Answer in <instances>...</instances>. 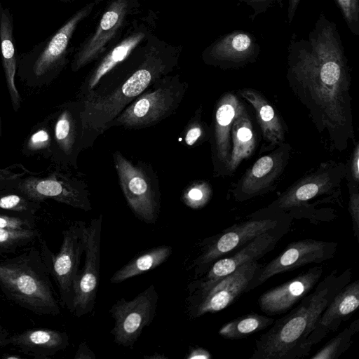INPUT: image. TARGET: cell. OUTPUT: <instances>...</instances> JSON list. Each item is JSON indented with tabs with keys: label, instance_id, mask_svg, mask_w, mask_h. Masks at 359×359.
Wrapping results in <instances>:
<instances>
[{
	"label": "cell",
	"instance_id": "obj_40",
	"mask_svg": "<svg viewBox=\"0 0 359 359\" xmlns=\"http://www.w3.org/2000/svg\"><path fill=\"white\" fill-rule=\"evenodd\" d=\"M347 164L346 178L348 182L359 184V144L355 142Z\"/></svg>",
	"mask_w": 359,
	"mask_h": 359
},
{
	"label": "cell",
	"instance_id": "obj_5",
	"mask_svg": "<svg viewBox=\"0 0 359 359\" xmlns=\"http://www.w3.org/2000/svg\"><path fill=\"white\" fill-rule=\"evenodd\" d=\"M188 89L178 76H164L139 95L105 127L125 129L149 128L176 112Z\"/></svg>",
	"mask_w": 359,
	"mask_h": 359
},
{
	"label": "cell",
	"instance_id": "obj_26",
	"mask_svg": "<svg viewBox=\"0 0 359 359\" xmlns=\"http://www.w3.org/2000/svg\"><path fill=\"white\" fill-rule=\"evenodd\" d=\"M144 36L138 33L132 35L114 48L86 76L76 95L83 101L97 88L102 81L122 63Z\"/></svg>",
	"mask_w": 359,
	"mask_h": 359
},
{
	"label": "cell",
	"instance_id": "obj_33",
	"mask_svg": "<svg viewBox=\"0 0 359 359\" xmlns=\"http://www.w3.org/2000/svg\"><path fill=\"white\" fill-rule=\"evenodd\" d=\"M40 202L32 200L16 188L0 191V209L18 214L34 216Z\"/></svg>",
	"mask_w": 359,
	"mask_h": 359
},
{
	"label": "cell",
	"instance_id": "obj_31",
	"mask_svg": "<svg viewBox=\"0 0 359 359\" xmlns=\"http://www.w3.org/2000/svg\"><path fill=\"white\" fill-rule=\"evenodd\" d=\"M211 127L203 119V106L200 104L188 121L180 134L182 143L187 147H196L209 142Z\"/></svg>",
	"mask_w": 359,
	"mask_h": 359
},
{
	"label": "cell",
	"instance_id": "obj_15",
	"mask_svg": "<svg viewBox=\"0 0 359 359\" xmlns=\"http://www.w3.org/2000/svg\"><path fill=\"white\" fill-rule=\"evenodd\" d=\"M337 250V243L333 241L309 238L290 243L277 257L260 269L250 283L247 292L278 273L332 259Z\"/></svg>",
	"mask_w": 359,
	"mask_h": 359
},
{
	"label": "cell",
	"instance_id": "obj_41",
	"mask_svg": "<svg viewBox=\"0 0 359 359\" xmlns=\"http://www.w3.org/2000/svg\"><path fill=\"white\" fill-rule=\"evenodd\" d=\"M95 355L92 350L88 347V344L83 341L81 342L74 355V359H95Z\"/></svg>",
	"mask_w": 359,
	"mask_h": 359
},
{
	"label": "cell",
	"instance_id": "obj_24",
	"mask_svg": "<svg viewBox=\"0 0 359 359\" xmlns=\"http://www.w3.org/2000/svg\"><path fill=\"white\" fill-rule=\"evenodd\" d=\"M0 46L5 80L14 111H19L22 98L15 85L18 57L13 43V18L0 0Z\"/></svg>",
	"mask_w": 359,
	"mask_h": 359
},
{
	"label": "cell",
	"instance_id": "obj_25",
	"mask_svg": "<svg viewBox=\"0 0 359 359\" xmlns=\"http://www.w3.org/2000/svg\"><path fill=\"white\" fill-rule=\"evenodd\" d=\"M256 146L254 125L245 106L241 102L231 126V150L226 176H231L241 162L253 154Z\"/></svg>",
	"mask_w": 359,
	"mask_h": 359
},
{
	"label": "cell",
	"instance_id": "obj_14",
	"mask_svg": "<svg viewBox=\"0 0 359 359\" xmlns=\"http://www.w3.org/2000/svg\"><path fill=\"white\" fill-rule=\"evenodd\" d=\"M102 215L92 219L85 226V259L74 287L71 313L81 317L95 306L100 280V238Z\"/></svg>",
	"mask_w": 359,
	"mask_h": 359
},
{
	"label": "cell",
	"instance_id": "obj_27",
	"mask_svg": "<svg viewBox=\"0 0 359 359\" xmlns=\"http://www.w3.org/2000/svg\"><path fill=\"white\" fill-rule=\"evenodd\" d=\"M172 254V247L160 245L140 252L116 271L110 282L118 283L154 269L165 262Z\"/></svg>",
	"mask_w": 359,
	"mask_h": 359
},
{
	"label": "cell",
	"instance_id": "obj_46",
	"mask_svg": "<svg viewBox=\"0 0 359 359\" xmlns=\"http://www.w3.org/2000/svg\"><path fill=\"white\" fill-rule=\"evenodd\" d=\"M10 344L8 337L0 339V349Z\"/></svg>",
	"mask_w": 359,
	"mask_h": 359
},
{
	"label": "cell",
	"instance_id": "obj_44",
	"mask_svg": "<svg viewBox=\"0 0 359 359\" xmlns=\"http://www.w3.org/2000/svg\"><path fill=\"white\" fill-rule=\"evenodd\" d=\"M3 359H20L22 356L17 353H6L2 356Z\"/></svg>",
	"mask_w": 359,
	"mask_h": 359
},
{
	"label": "cell",
	"instance_id": "obj_7",
	"mask_svg": "<svg viewBox=\"0 0 359 359\" xmlns=\"http://www.w3.org/2000/svg\"><path fill=\"white\" fill-rule=\"evenodd\" d=\"M118 184L126 201L134 215L147 224L157 220L161 194L158 177L144 161L134 162L119 151L112 154Z\"/></svg>",
	"mask_w": 359,
	"mask_h": 359
},
{
	"label": "cell",
	"instance_id": "obj_23",
	"mask_svg": "<svg viewBox=\"0 0 359 359\" xmlns=\"http://www.w3.org/2000/svg\"><path fill=\"white\" fill-rule=\"evenodd\" d=\"M10 344L34 358H48L69 345L65 332L48 328L27 329L8 337Z\"/></svg>",
	"mask_w": 359,
	"mask_h": 359
},
{
	"label": "cell",
	"instance_id": "obj_12",
	"mask_svg": "<svg viewBox=\"0 0 359 359\" xmlns=\"http://www.w3.org/2000/svg\"><path fill=\"white\" fill-rule=\"evenodd\" d=\"M83 104L78 100L64 102L51 113L53 147L50 161L56 165L78 170V157L83 151Z\"/></svg>",
	"mask_w": 359,
	"mask_h": 359
},
{
	"label": "cell",
	"instance_id": "obj_8",
	"mask_svg": "<svg viewBox=\"0 0 359 359\" xmlns=\"http://www.w3.org/2000/svg\"><path fill=\"white\" fill-rule=\"evenodd\" d=\"M55 165L45 175L33 172L27 175L16 189L40 203L52 199L83 211L91 210L90 190L83 175L77 170Z\"/></svg>",
	"mask_w": 359,
	"mask_h": 359
},
{
	"label": "cell",
	"instance_id": "obj_4",
	"mask_svg": "<svg viewBox=\"0 0 359 359\" xmlns=\"http://www.w3.org/2000/svg\"><path fill=\"white\" fill-rule=\"evenodd\" d=\"M347 164L336 161L320 163L299 178L262 210L270 213L311 211L317 205L339 201Z\"/></svg>",
	"mask_w": 359,
	"mask_h": 359
},
{
	"label": "cell",
	"instance_id": "obj_11",
	"mask_svg": "<svg viewBox=\"0 0 359 359\" xmlns=\"http://www.w3.org/2000/svg\"><path fill=\"white\" fill-rule=\"evenodd\" d=\"M292 147L283 142L261 155L233 183L229 194L237 202H243L276 189L291 156Z\"/></svg>",
	"mask_w": 359,
	"mask_h": 359
},
{
	"label": "cell",
	"instance_id": "obj_39",
	"mask_svg": "<svg viewBox=\"0 0 359 359\" xmlns=\"http://www.w3.org/2000/svg\"><path fill=\"white\" fill-rule=\"evenodd\" d=\"M342 13L351 28L358 22V0H337Z\"/></svg>",
	"mask_w": 359,
	"mask_h": 359
},
{
	"label": "cell",
	"instance_id": "obj_36",
	"mask_svg": "<svg viewBox=\"0 0 359 359\" xmlns=\"http://www.w3.org/2000/svg\"><path fill=\"white\" fill-rule=\"evenodd\" d=\"M0 229L8 231L35 229L34 216L18 214L0 209Z\"/></svg>",
	"mask_w": 359,
	"mask_h": 359
},
{
	"label": "cell",
	"instance_id": "obj_38",
	"mask_svg": "<svg viewBox=\"0 0 359 359\" xmlns=\"http://www.w3.org/2000/svg\"><path fill=\"white\" fill-rule=\"evenodd\" d=\"M349 194L348 211L350 212L354 236L359 241V184L348 182Z\"/></svg>",
	"mask_w": 359,
	"mask_h": 359
},
{
	"label": "cell",
	"instance_id": "obj_22",
	"mask_svg": "<svg viewBox=\"0 0 359 359\" xmlns=\"http://www.w3.org/2000/svg\"><path fill=\"white\" fill-rule=\"evenodd\" d=\"M128 8L127 0H114L103 14L94 35L79 50L72 62V70L77 72L102 53L123 22Z\"/></svg>",
	"mask_w": 359,
	"mask_h": 359
},
{
	"label": "cell",
	"instance_id": "obj_28",
	"mask_svg": "<svg viewBox=\"0 0 359 359\" xmlns=\"http://www.w3.org/2000/svg\"><path fill=\"white\" fill-rule=\"evenodd\" d=\"M253 50L254 43L251 36L245 33L235 32L217 42L210 53L217 61L236 64L248 60Z\"/></svg>",
	"mask_w": 359,
	"mask_h": 359
},
{
	"label": "cell",
	"instance_id": "obj_6",
	"mask_svg": "<svg viewBox=\"0 0 359 359\" xmlns=\"http://www.w3.org/2000/svg\"><path fill=\"white\" fill-rule=\"evenodd\" d=\"M93 7L90 4L76 12L48 40L18 57L17 76L29 88H41L52 83L67 64L70 39L79 23Z\"/></svg>",
	"mask_w": 359,
	"mask_h": 359
},
{
	"label": "cell",
	"instance_id": "obj_13",
	"mask_svg": "<svg viewBox=\"0 0 359 359\" xmlns=\"http://www.w3.org/2000/svg\"><path fill=\"white\" fill-rule=\"evenodd\" d=\"M158 294L154 285L132 300L124 298L116 302L109 310L114 320L111 331L114 341L119 346L132 348L144 327L156 316Z\"/></svg>",
	"mask_w": 359,
	"mask_h": 359
},
{
	"label": "cell",
	"instance_id": "obj_21",
	"mask_svg": "<svg viewBox=\"0 0 359 359\" xmlns=\"http://www.w3.org/2000/svg\"><path fill=\"white\" fill-rule=\"evenodd\" d=\"M237 93L252 107L264 142L259 154L285 142L287 127L270 101L259 90L244 88Z\"/></svg>",
	"mask_w": 359,
	"mask_h": 359
},
{
	"label": "cell",
	"instance_id": "obj_1",
	"mask_svg": "<svg viewBox=\"0 0 359 359\" xmlns=\"http://www.w3.org/2000/svg\"><path fill=\"white\" fill-rule=\"evenodd\" d=\"M287 79L330 149L342 152L355 142L348 67L332 27L290 58Z\"/></svg>",
	"mask_w": 359,
	"mask_h": 359
},
{
	"label": "cell",
	"instance_id": "obj_34",
	"mask_svg": "<svg viewBox=\"0 0 359 359\" xmlns=\"http://www.w3.org/2000/svg\"><path fill=\"white\" fill-rule=\"evenodd\" d=\"M40 237L37 229L22 231H8L0 229V252L15 251L27 246Z\"/></svg>",
	"mask_w": 359,
	"mask_h": 359
},
{
	"label": "cell",
	"instance_id": "obj_48",
	"mask_svg": "<svg viewBox=\"0 0 359 359\" xmlns=\"http://www.w3.org/2000/svg\"><path fill=\"white\" fill-rule=\"evenodd\" d=\"M2 137V123H1V118L0 114V137Z\"/></svg>",
	"mask_w": 359,
	"mask_h": 359
},
{
	"label": "cell",
	"instance_id": "obj_9",
	"mask_svg": "<svg viewBox=\"0 0 359 359\" xmlns=\"http://www.w3.org/2000/svg\"><path fill=\"white\" fill-rule=\"evenodd\" d=\"M86 223L77 221L62 232V242L57 254L48 248L40 238V250L48 264L59 290L60 302L71 311L74 287L79 273L81 258L85 250Z\"/></svg>",
	"mask_w": 359,
	"mask_h": 359
},
{
	"label": "cell",
	"instance_id": "obj_30",
	"mask_svg": "<svg viewBox=\"0 0 359 359\" xmlns=\"http://www.w3.org/2000/svg\"><path fill=\"white\" fill-rule=\"evenodd\" d=\"M274 321L269 318L256 313H250L233 319L222 326L218 333L228 339H240L265 330Z\"/></svg>",
	"mask_w": 359,
	"mask_h": 359
},
{
	"label": "cell",
	"instance_id": "obj_2",
	"mask_svg": "<svg viewBox=\"0 0 359 359\" xmlns=\"http://www.w3.org/2000/svg\"><path fill=\"white\" fill-rule=\"evenodd\" d=\"M351 271L327 275L299 304L287 315L274 320L268 331L256 340L251 359H295L309 355V338L322 313L334 296L350 282Z\"/></svg>",
	"mask_w": 359,
	"mask_h": 359
},
{
	"label": "cell",
	"instance_id": "obj_20",
	"mask_svg": "<svg viewBox=\"0 0 359 359\" xmlns=\"http://www.w3.org/2000/svg\"><path fill=\"white\" fill-rule=\"evenodd\" d=\"M359 306V280L348 283L332 299L322 313L318 323L309 336L312 348L330 332L336 331Z\"/></svg>",
	"mask_w": 359,
	"mask_h": 359
},
{
	"label": "cell",
	"instance_id": "obj_32",
	"mask_svg": "<svg viewBox=\"0 0 359 359\" xmlns=\"http://www.w3.org/2000/svg\"><path fill=\"white\" fill-rule=\"evenodd\" d=\"M359 329V320L353 321L348 327L331 339L311 359H337L348 349L352 339Z\"/></svg>",
	"mask_w": 359,
	"mask_h": 359
},
{
	"label": "cell",
	"instance_id": "obj_29",
	"mask_svg": "<svg viewBox=\"0 0 359 359\" xmlns=\"http://www.w3.org/2000/svg\"><path fill=\"white\" fill-rule=\"evenodd\" d=\"M53 135V116L50 114L32 128L22 143V155L27 157L38 156L50 159Z\"/></svg>",
	"mask_w": 359,
	"mask_h": 359
},
{
	"label": "cell",
	"instance_id": "obj_16",
	"mask_svg": "<svg viewBox=\"0 0 359 359\" xmlns=\"http://www.w3.org/2000/svg\"><path fill=\"white\" fill-rule=\"evenodd\" d=\"M290 221L263 233L231 256L216 260L210 266L208 271L201 280L192 283L193 298L205 293L216 283L242 265L251 261H258L273 250L278 241L286 233Z\"/></svg>",
	"mask_w": 359,
	"mask_h": 359
},
{
	"label": "cell",
	"instance_id": "obj_19",
	"mask_svg": "<svg viewBox=\"0 0 359 359\" xmlns=\"http://www.w3.org/2000/svg\"><path fill=\"white\" fill-rule=\"evenodd\" d=\"M323 267L316 266L295 278L273 287L260 295L258 305L265 313L274 316L284 313L314 288L323 274Z\"/></svg>",
	"mask_w": 359,
	"mask_h": 359
},
{
	"label": "cell",
	"instance_id": "obj_18",
	"mask_svg": "<svg viewBox=\"0 0 359 359\" xmlns=\"http://www.w3.org/2000/svg\"><path fill=\"white\" fill-rule=\"evenodd\" d=\"M241 102L233 92L223 93L217 101L209 140L214 177H226L231 150V130Z\"/></svg>",
	"mask_w": 359,
	"mask_h": 359
},
{
	"label": "cell",
	"instance_id": "obj_17",
	"mask_svg": "<svg viewBox=\"0 0 359 359\" xmlns=\"http://www.w3.org/2000/svg\"><path fill=\"white\" fill-rule=\"evenodd\" d=\"M263 266L257 260L249 262L222 278L203 294L193 298L192 315L220 311L237 299L248 287Z\"/></svg>",
	"mask_w": 359,
	"mask_h": 359
},
{
	"label": "cell",
	"instance_id": "obj_47",
	"mask_svg": "<svg viewBox=\"0 0 359 359\" xmlns=\"http://www.w3.org/2000/svg\"><path fill=\"white\" fill-rule=\"evenodd\" d=\"M145 358H151V359H156V358H158V359H162V358H167V357H165V355H159L158 353H155V355H149V356H147Z\"/></svg>",
	"mask_w": 359,
	"mask_h": 359
},
{
	"label": "cell",
	"instance_id": "obj_37",
	"mask_svg": "<svg viewBox=\"0 0 359 359\" xmlns=\"http://www.w3.org/2000/svg\"><path fill=\"white\" fill-rule=\"evenodd\" d=\"M31 172L21 163L0 168V191L16 188L22 178Z\"/></svg>",
	"mask_w": 359,
	"mask_h": 359
},
{
	"label": "cell",
	"instance_id": "obj_10",
	"mask_svg": "<svg viewBox=\"0 0 359 359\" xmlns=\"http://www.w3.org/2000/svg\"><path fill=\"white\" fill-rule=\"evenodd\" d=\"M285 212L270 213L259 210L251 219L236 224L215 236L204 248L195 264L204 271L213 262L241 248L260 234L274 229L290 221Z\"/></svg>",
	"mask_w": 359,
	"mask_h": 359
},
{
	"label": "cell",
	"instance_id": "obj_3",
	"mask_svg": "<svg viewBox=\"0 0 359 359\" xmlns=\"http://www.w3.org/2000/svg\"><path fill=\"white\" fill-rule=\"evenodd\" d=\"M51 277L40 249L34 246L0 260V287L4 294L15 304L39 315L60 313Z\"/></svg>",
	"mask_w": 359,
	"mask_h": 359
},
{
	"label": "cell",
	"instance_id": "obj_42",
	"mask_svg": "<svg viewBox=\"0 0 359 359\" xmlns=\"http://www.w3.org/2000/svg\"><path fill=\"white\" fill-rule=\"evenodd\" d=\"M187 359H210L211 354L209 351L201 347L191 348L186 357Z\"/></svg>",
	"mask_w": 359,
	"mask_h": 359
},
{
	"label": "cell",
	"instance_id": "obj_43",
	"mask_svg": "<svg viewBox=\"0 0 359 359\" xmlns=\"http://www.w3.org/2000/svg\"><path fill=\"white\" fill-rule=\"evenodd\" d=\"M299 0H289V18L290 20H292L295 9L297 8V4H299Z\"/></svg>",
	"mask_w": 359,
	"mask_h": 359
},
{
	"label": "cell",
	"instance_id": "obj_35",
	"mask_svg": "<svg viewBox=\"0 0 359 359\" xmlns=\"http://www.w3.org/2000/svg\"><path fill=\"white\" fill-rule=\"evenodd\" d=\"M212 196V188L208 182L197 180L191 182L183 191L181 201L191 209L203 208Z\"/></svg>",
	"mask_w": 359,
	"mask_h": 359
},
{
	"label": "cell",
	"instance_id": "obj_45",
	"mask_svg": "<svg viewBox=\"0 0 359 359\" xmlns=\"http://www.w3.org/2000/svg\"><path fill=\"white\" fill-rule=\"evenodd\" d=\"M9 336L8 332L0 324V339L8 338Z\"/></svg>",
	"mask_w": 359,
	"mask_h": 359
}]
</instances>
